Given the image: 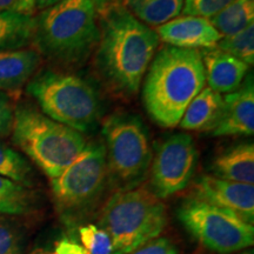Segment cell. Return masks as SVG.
Listing matches in <instances>:
<instances>
[{
  "label": "cell",
  "mask_w": 254,
  "mask_h": 254,
  "mask_svg": "<svg viewBox=\"0 0 254 254\" xmlns=\"http://www.w3.org/2000/svg\"><path fill=\"white\" fill-rule=\"evenodd\" d=\"M99 40L94 65L106 86L119 97L140 90L148 66L157 53L159 37L124 7L122 1L98 9Z\"/></svg>",
  "instance_id": "6da1fadb"
},
{
  "label": "cell",
  "mask_w": 254,
  "mask_h": 254,
  "mask_svg": "<svg viewBox=\"0 0 254 254\" xmlns=\"http://www.w3.org/2000/svg\"><path fill=\"white\" fill-rule=\"evenodd\" d=\"M142 81V103L151 119L166 128L178 126L189 104L206 87L200 51L163 46Z\"/></svg>",
  "instance_id": "7a4b0ae2"
},
{
  "label": "cell",
  "mask_w": 254,
  "mask_h": 254,
  "mask_svg": "<svg viewBox=\"0 0 254 254\" xmlns=\"http://www.w3.org/2000/svg\"><path fill=\"white\" fill-rule=\"evenodd\" d=\"M99 40L95 0H62L36 17L33 44L47 58L65 66L80 65Z\"/></svg>",
  "instance_id": "3957f363"
},
{
  "label": "cell",
  "mask_w": 254,
  "mask_h": 254,
  "mask_svg": "<svg viewBox=\"0 0 254 254\" xmlns=\"http://www.w3.org/2000/svg\"><path fill=\"white\" fill-rule=\"evenodd\" d=\"M11 132L14 144L51 180L77 160L88 142L82 133L55 122L30 105L15 107Z\"/></svg>",
  "instance_id": "277c9868"
},
{
  "label": "cell",
  "mask_w": 254,
  "mask_h": 254,
  "mask_svg": "<svg viewBox=\"0 0 254 254\" xmlns=\"http://www.w3.org/2000/svg\"><path fill=\"white\" fill-rule=\"evenodd\" d=\"M166 207L148 187L116 190L100 211L99 227L110 234L113 254H128L160 236Z\"/></svg>",
  "instance_id": "5b68a950"
},
{
  "label": "cell",
  "mask_w": 254,
  "mask_h": 254,
  "mask_svg": "<svg viewBox=\"0 0 254 254\" xmlns=\"http://www.w3.org/2000/svg\"><path fill=\"white\" fill-rule=\"evenodd\" d=\"M27 91L49 118L86 134L100 123L101 99L97 88L73 73L44 71L28 84Z\"/></svg>",
  "instance_id": "8992f818"
},
{
  "label": "cell",
  "mask_w": 254,
  "mask_h": 254,
  "mask_svg": "<svg viewBox=\"0 0 254 254\" xmlns=\"http://www.w3.org/2000/svg\"><path fill=\"white\" fill-rule=\"evenodd\" d=\"M109 183L117 190L139 187L151 167L153 152L148 129L133 113L111 114L101 125Z\"/></svg>",
  "instance_id": "52a82bcc"
},
{
  "label": "cell",
  "mask_w": 254,
  "mask_h": 254,
  "mask_svg": "<svg viewBox=\"0 0 254 254\" xmlns=\"http://www.w3.org/2000/svg\"><path fill=\"white\" fill-rule=\"evenodd\" d=\"M109 185L103 141H90L59 177L51 180L53 198L63 220L73 226L93 209Z\"/></svg>",
  "instance_id": "ba28073f"
},
{
  "label": "cell",
  "mask_w": 254,
  "mask_h": 254,
  "mask_svg": "<svg viewBox=\"0 0 254 254\" xmlns=\"http://www.w3.org/2000/svg\"><path fill=\"white\" fill-rule=\"evenodd\" d=\"M178 218L183 226L209 251L230 254L253 246L252 224L202 200L190 196L180 205Z\"/></svg>",
  "instance_id": "9c48e42d"
},
{
  "label": "cell",
  "mask_w": 254,
  "mask_h": 254,
  "mask_svg": "<svg viewBox=\"0 0 254 254\" xmlns=\"http://www.w3.org/2000/svg\"><path fill=\"white\" fill-rule=\"evenodd\" d=\"M198 163L192 135L179 132L157 145L150 167V190L159 199L170 198L190 185Z\"/></svg>",
  "instance_id": "30bf717a"
},
{
  "label": "cell",
  "mask_w": 254,
  "mask_h": 254,
  "mask_svg": "<svg viewBox=\"0 0 254 254\" xmlns=\"http://www.w3.org/2000/svg\"><path fill=\"white\" fill-rule=\"evenodd\" d=\"M192 198L230 211L253 225V185L228 182L213 176H200L193 185Z\"/></svg>",
  "instance_id": "8fae6325"
},
{
  "label": "cell",
  "mask_w": 254,
  "mask_h": 254,
  "mask_svg": "<svg viewBox=\"0 0 254 254\" xmlns=\"http://www.w3.org/2000/svg\"><path fill=\"white\" fill-rule=\"evenodd\" d=\"M254 133V82L251 73L237 91L224 97L213 136H250Z\"/></svg>",
  "instance_id": "7c38bea8"
},
{
  "label": "cell",
  "mask_w": 254,
  "mask_h": 254,
  "mask_svg": "<svg viewBox=\"0 0 254 254\" xmlns=\"http://www.w3.org/2000/svg\"><path fill=\"white\" fill-rule=\"evenodd\" d=\"M159 40L168 46L185 50H208L218 45L222 36L209 19L183 15L157 27Z\"/></svg>",
  "instance_id": "4fadbf2b"
},
{
  "label": "cell",
  "mask_w": 254,
  "mask_h": 254,
  "mask_svg": "<svg viewBox=\"0 0 254 254\" xmlns=\"http://www.w3.org/2000/svg\"><path fill=\"white\" fill-rule=\"evenodd\" d=\"M207 87L217 93H232L241 86L250 66L217 47L200 51Z\"/></svg>",
  "instance_id": "5bb4252c"
},
{
  "label": "cell",
  "mask_w": 254,
  "mask_h": 254,
  "mask_svg": "<svg viewBox=\"0 0 254 254\" xmlns=\"http://www.w3.org/2000/svg\"><path fill=\"white\" fill-rule=\"evenodd\" d=\"M212 176L228 182L254 184V145L245 141L232 145L215 155L212 161Z\"/></svg>",
  "instance_id": "9a60e30c"
},
{
  "label": "cell",
  "mask_w": 254,
  "mask_h": 254,
  "mask_svg": "<svg viewBox=\"0 0 254 254\" xmlns=\"http://www.w3.org/2000/svg\"><path fill=\"white\" fill-rule=\"evenodd\" d=\"M224 97L209 87L193 98L183 114L179 126L185 131L211 133L220 117Z\"/></svg>",
  "instance_id": "2e32d148"
},
{
  "label": "cell",
  "mask_w": 254,
  "mask_h": 254,
  "mask_svg": "<svg viewBox=\"0 0 254 254\" xmlns=\"http://www.w3.org/2000/svg\"><path fill=\"white\" fill-rule=\"evenodd\" d=\"M40 64L37 50L21 49L0 52V91L20 88L31 79Z\"/></svg>",
  "instance_id": "e0dca14e"
},
{
  "label": "cell",
  "mask_w": 254,
  "mask_h": 254,
  "mask_svg": "<svg viewBox=\"0 0 254 254\" xmlns=\"http://www.w3.org/2000/svg\"><path fill=\"white\" fill-rule=\"evenodd\" d=\"M36 17L0 12V52L26 49L33 44Z\"/></svg>",
  "instance_id": "ac0fdd59"
},
{
  "label": "cell",
  "mask_w": 254,
  "mask_h": 254,
  "mask_svg": "<svg viewBox=\"0 0 254 254\" xmlns=\"http://www.w3.org/2000/svg\"><path fill=\"white\" fill-rule=\"evenodd\" d=\"M185 0H122L135 19L147 26L159 27L182 13Z\"/></svg>",
  "instance_id": "d6986e66"
},
{
  "label": "cell",
  "mask_w": 254,
  "mask_h": 254,
  "mask_svg": "<svg viewBox=\"0 0 254 254\" xmlns=\"http://www.w3.org/2000/svg\"><path fill=\"white\" fill-rule=\"evenodd\" d=\"M209 21L222 37L245 30L254 24V0H234Z\"/></svg>",
  "instance_id": "ffe728a7"
},
{
  "label": "cell",
  "mask_w": 254,
  "mask_h": 254,
  "mask_svg": "<svg viewBox=\"0 0 254 254\" xmlns=\"http://www.w3.org/2000/svg\"><path fill=\"white\" fill-rule=\"evenodd\" d=\"M33 200L28 187L0 176V213L26 214L33 208Z\"/></svg>",
  "instance_id": "44dd1931"
},
{
  "label": "cell",
  "mask_w": 254,
  "mask_h": 254,
  "mask_svg": "<svg viewBox=\"0 0 254 254\" xmlns=\"http://www.w3.org/2000/svg\"><path fill=\"white\" fill-rule=\"evenodd\" d=\"M0 176L31 189L33 171L28 161L19 152L0 140Z\"/></svg>",
  "instance_id": "7402d4cb"
},
{
  "label": "cell",
  "mask_w": 254,
  "mask_h": 254,
  "mask_svg": "<svg viewBox=\"0 0 254 254\" xmlns=\"http://www.w3.org/2000/svg\"><path fill=\"white\" fill-rule=\"evenodd\" d=\"M215 47L252 66L254 64V24L238 33L222 37Z\"/></svg>",
  "instance_id": "603a6c76"
},
{
  "label": "cell",
  "mask_w": 254,
  "mask_h": 254,
  "mask_svg": "<svg viewBox=\"0 0 254 254\" xmlns=\"http://www.w3.org/2000/svg\"><path fill=\"white\" fill-rule=\"evenodd\" d=\"M233 1L234 0H185L182 13L183 15L211 19Z\"/></svg>",
  "instance_id": "cb8c5ba5"
},
{
  "label": "cell",
  "mask_w": 254,
  "mask_h": 254,
  "mask_svg": "<svg viewBox=\"0 0 254 254\" xmlns=\"http://www.w3.org/2000/svg\"><path fill=\"white\" fill-rule=\"evenodd\" d=\"M0 254H23L20 232L5 219H0Z\"/></svg>",
  "instance_id": "d4e9b609"
},
{
  "label": "cell",
  "mask_w": 254,
  "mask_h": 254,
  "mask_svg": "<svg viewBox=\"0 0 254 254\" xmlns=\"http://www.w3.org/2000/svg\"><path fill=\"white\" fill-rule=\"evenodd\" d=\"M14 99L9 92L0 91V135L12 131L14 117Z\"/></svg>",
  "instance_id": "484cf974"
},
{
  "label": "cell",
  "mask_w": 254,
  "mask_h": 254,
  "mask_svg": "<svg viewBox=\"0 0 254 254\" xmlns=\"http://www.w3.org/2000/svg\"><path fill=\"white\" fill-rule=\"evenodd\" d=\"M128 254H178L177 247L167 238L158 237L132 251Z\"/></svg>",
  "instance_id": "4316f807"
},
{
  "label": "cell",
  "mask_w": 254,
  "mask_h": 254,
  "mask_svg": "<svg viewBox=\"0 0 254 254\" xmlns=\"http://www.w3.org/2000/svg\"><path fill=\"white\" fill-rule=\"evenodd\" d=\"M0 12H14L33 17L37 9L34 0H0Z\"/></svg>",
  "instance_id": "83f0119b"
},
{
  "label": "cell",
  "mask_w": 254,
  "mask_h": 254,
  "mask_svg": "<svg viewBox=\"0 0 254 254\" xmlns=\"http://www.w3.org/2000/svg\"><path fill=\"white\" fill-rule=\"evenodd\" d=\"M87 252L88 254H113V244L110 234L103 228L98 227L94 239Z\"/></svg>",
  "instance_id": "f1b7e54d"
},
{
  "label": "cell",
  "mask_w": 254,
  "mask_h": 254,
  "mask_svg": "<svg viewBox=\"0 0 254 254\" xmlns=\"http://www.w3.org/2000/svg\"><path fill=\"white\" fill-rule=\"evenodd\" d=\"M52 254H88L86 250L80 244L71 239H62L56 244Z\"/></svg>",
  "instance_id": "f546056e"
},
{
  "label": "cell",
  "mask_w": 254,
  "mask_h": 254,
  "mask_svg": "<svg viewBox=\"0 0 254 254\" xmlns=\"http://www.w3.org/2000/svg\"><path fill=\"white\" fill-rule=\"evenodd\" d=\"M97 230H98V226H95V225H92V224L84 225V226H80L78 228L79 239H80L81 246L86 251L90 249L92 241H93L95 237V233H97Z\"/></svg>",
  "instance_id": "4dcf8cb0"
},
{
  "label": "cell",
  "mask_w": 254,
  "mask_h": 254,
  "mask_svg": "<svg viewBox=\"0 0 254 254\" xmlns=\"http://www.w3.org/2000/svg\"><path fill=\"white\" fill-rule=\"evenodd\" d=\"M62 0H34V5H36V9L38 11H44V9L51 7V6L58 4Z\"/></svg>",
  "instance_id": "1f68e13d"
},
{
  "label": "cell",
  "mask_w": 254,
  "mask_h": 254,
  "mask_svg": "<svg viewBox=\"0 0 254 254\" xmlns=\"http://www.w3.org/2000/svg\"><path fill=\"white\" fill-rule=\"evenodd\" d=\"M118 1H122V0H95V2H97L98 9L105 7L106 5L113 4V2H118Z\"/></svg>",
  "instance_id": "d6a6232c"
},
{
  "label": "cell",
  "mask_w": 254,
  "mask_h": 254,
  "mask_svg": "<svg viewBox=\"0 0 254 254\" xmlns=\"http://www.w3.org/2000/svg\"><path fill=\"white\" fill-rule=\"evenodd\" d=\"M28 254H52V252H51L50 250L44 249V247H38V249L33 250L31 253H28Z\"/></svg>",
  "instance_id": "836d02e7"
},
{
  "label": "cell",
  "mask_w": 254,
  "mask_h": 254,
  "mask_svg": "<svg viewBox=\"0 0 254 254\" xmlns=\"http://www.w3.org/2000/svg\"><path fill=\"white\" fill-rule=\"evenodd\" d=\"M238 254H254L253 253V250H245V251H239V253H238Z\"/></svg>",
  "instance_id": "e575fe53"
}]
</instances>
